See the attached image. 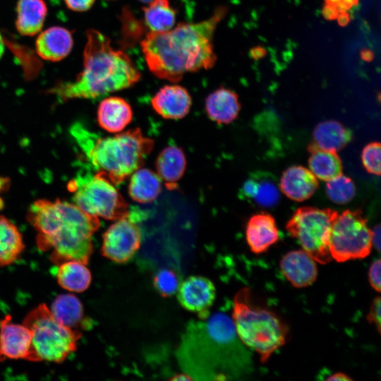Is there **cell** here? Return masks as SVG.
<instances>
[{"instance_id": "cell-1", "label": "cell", "mask_w": 381, "mask_h": 381, "mask_svg": "<svg viewBox=\"0 0 381 381\" xmlns=\"http://www.w3.org/2000/svg\"><path fill=\"white\" fill-rule=\"evenodd\" d=\"M231 317L215 312L187 327L177 351L184 373L193 380H226L248 373L252 359Z\"/></svg>"}, {"instance_id": "cell-2", "label": "cell", "mask_w": 381, "mask_h": 381, "mask_svg": "<svg viewBox=\"0 0 381 381\" xmlns=\"http://www.w3.org/2000/svg\"><path fill=\"white\" fill-rule=\"evenodd\" d=\"M226 12V8L218 7L201 22L149 32L140 46L150 71L160 79L176 83L187 73L212 68L217 59L213 35Z\"/></svg>"}, {"instance_id": "cell-3", "label": "cell", "mask_w": 381, "mask_h": 381, "mask_svg": "<svg viewBox=\"0 0 381 381\" xmlns=\"http://www.w3.org/2000/svg\"><path fill=\"white\" fill-rule=\"evenodd\" d=\"M27 217L37 231V248L49 251L54 264L77 260L87 265L92 236L100 226L97 217L66 201L38 200L30 205Z\"/></svg>"}, {"instance_id": "cell-4", "label": "cell", "mask_w": 381, "mask_h": 381, "mask_svg": "<svg viewBox=\"0 0 381 381\" xmlns=\"http://www.w3.org/2000/svg\"><path fill=\"white\" fill-rule=\"evenodd\" d=\"M83 68L72 82H59L49 90L60 101L75 98L95 99L132 87L141 74L130 57L114 49L100 32H86Z\"/></svg>"}, {"instance_id": "cell-5", "label": "cell", "mask_w": 381, "mask_h": 381, "mask_svg": "<svg viewBox=\"0 0 381 381\" xmlns=\"http://www.w3.org/2000/svg\"><path fill=\"white\" fill-rule=\"evenodd\" d=\"M71 133L96 173L114 186L122 183L140 169L154 147V140L144 136L139 128L100 137L75 124Z\"/></svg>"}, {"instance_id": "cell-6", "label": "cell", "mask_w": 381, "mask_h": 381, "mask_svg": "<svg viewBox=\"0 0 381 381\" xmlns=\"http://www.w3.org/2000/svg\"><path fill=\"white\" fill-rule=\"evenodd\" d=\"M231 318L241 341L259 354L262 363L286 342L287 325L272 310L254 303L248 287L234 296Z\"/></svg>"}, {"instance_id": "cell-7", "label": "cell", "mask_w": 381, "mask_h": 381, "mask_svg": "<svg viewBox=\"0 0 381 381\" xmlns=\"http://www.w3.org/2000/svg\"><path fill=\"white\" fill-rule=\"evenodd\" d=\"M30 331V361L61 363L77 349L81 333L60 323L44 303L25 316L23 322Z\"/></svg>"}, {"instance_id": "cell-8", "label": "cell", "mask_w": 381, "mask_h": 381, "mask_svg": "<svg viewBox=\"0 0 381 381\" xmlns=\"http://www.w3.org/2000/svg\"><path fill=\"white\" fill-rule=\"evenodd\" d=\"M109 180L103 175L78 173L68 183L73 200L86 213L108 220H116L130 214L129 206Z\"/></svg>"}, {"instance_id": "cell-9", "label": "cell", "mask_w": 381, "mask_h": 381, "mask_svg": "<svg viewBox=\"0 0 381 381\" xmlns=\"http://www.w3.org/2000/svg\"><path fill=\"white\" fill-rule=\"evenodd\" d=\"M337 214V211L329 208L299 207L287 222L286 229L315 262L325 265L332 260L329 237Z\"/></svg>"}, {"instance_id": "cell-10", "label": "cell", "mask_w": 381, "mask_h": 381, "mask_svg": "<svg viewBox=\"0 0 381 381\" xmlns=\"http://www.w3.org/2000/svg\"><path fill=\"white\" fill-rule=\"evenodd\" d=\"M372 229L360 209L345 210L334 219L329 237V250L337 262L363 259L372 250Z\"/></svg>"}, {"instance_id": "cell-11", "label": "cell", "mask_w": 381, "mask_h": 381, "mask_svg": "<svg viewBox=\"0 0 381 381\" xmlns=\"http://www.w3.org/2000/svg\"><path fill=\"white\" fill-rule=\"evenodd\" d=\"M115 221L103 235L102 253L113 262L124 263L138 250L141 234L131 214Z\"/></svg>"}, {"instance_id": "cell-12", "label": "cell", "mask_w": 381, "mask_h": 381, "mask_svg": "<svg viewBox=\"0 0 381 381\" xmlns=\"http://www.w3.org/2000/svg\"><path fill=\"white\" fill-rule=\"evenodd\" d=\"M177 291V298L182 307L196 313L200 320L209 316L216 289L208 278L190 276L181 283Z\"/></svg>"}, {"instance_id": "cell-13", "label": "cell", "mask_w": 381, "mask_h": 381, "mask_svg": "<svg viewBox=\"0 0 381 381\" xmlns=\"http://www.w3.org/2000/svg\"><path fill=\"white\" fill-rule=\"evenodd\" d=\"M31 332L23 324L12 322L10 315L0 321V361L27 360L31 345Z\"/></svg>"}, {"instance_id": "cell-14", "label": "cell", "mask_w": 381, "mask_h": 381, "mask_svg": "<svg viewBox=\"0 0 381 381\" xmlns=\"http://www.w3.org/2000/svg\"><path fill=\"white\" fill-rule=\"evenodd\" d=\"M151 104L162 117L180 119L190 111L192 98L185 87L179 85H167L152 97Z\"/></svg>"}, {"instance_id": "cell-15", "label": "cell", "mask_w": 381, "mask_h": 381, "mask_svg": "<svg viewBox=\"0 0 381 381\" xmlns=\"http://www.w3.org/2000/svg\"><path fill=\"white\" fill-rule=\"evenodd\" d=\"M316 262L303 250L286 253L279 267L285 278L296 288H304L313 284L318 276Z\"/></svg>"}, {"instance_id": "cell-16", "label": "cell", "mask_w": 381, "mask_h": 381, "mask_svg": "<svg viewBox=\"0 0 381 381\" xmlns=\"http://www.w3.org/2000/svg\"><path fill=\"white\" fill-rule=\"evenodd\" d=\"M73 38L71 32L61 26L50 27L37 37L35 48L43 59L56 62L66 58L71 52Z\"/></svg>"}, {"instance_id": "cell-17", "label": "cell", "mask_w": 381, "mask_h": 381, "mask_svg": "<svg viewBox=\"0 0 381 381\" xmlns=\"http://www.w3.org/2000/svg\"><path fill=\"white\" fill-rule=\"evenodd\" d=\"M246 237L253 253L260 254L265 252L279 240L274 218L266 212L253 215L247 223Z\"/></svg>"}, {"instance_id": "cell-18", "label": "cell", "mask_w": 381, "mask_h": 381, "mask_svg": "<svg viewBox=\"0 0 381 381\" xmlns=\"http://www.w3.org/2000/svg\"><path fill=\"white\" fill-rule=\"evenodd\" d=\"M279 186L289 198L302 202L314 194L318 188V182L310 169L302 166H292L283 172Z\"/></svg>"}, {"instance_id": "cell-19", "label": "cell", "mask_w": 381, "mask_h": 381, "mask_svg": "<svg viewBox=\"0 0 381 381\" xmlns=\"http://www.w3.org/2000/svg\"><path fill=\"white\" fill-rule=\"evenodd\" d=\"M133 110L123 98L111 96L104 98L97 109L99 126L111 133L121 132L132 121Z\"/></svg>"}, {"instance_id": "cell-20", "label": "cell", "mask_w": 381, "mask_h": 381, "mask_svg": "<svg viewBox=\"0 0 381 381\" xmlns=\"http://www.w3.org/2000/svg\"><path fill=\"white\" fill-rule=\"evenodd\" d=\"M241 104L236 92L221 87L211 92L205 99L208 117L217 123L228 124L238 116Z\"/></svg>"}, {"instance_id": "cell-21", "label": "cell", "mask_w": 381, "mask_h": 381, "mask_svg": "<svg viewBox=\"0 0 381 381\" xmlns=\"http://www.w3.org/2000/svg\"><path fill=\"white\" fill-rule=\"evenodd\" d=\"M155 167L156 173L165 186L169 190L176 188L186 169V158L183 150L176 145L167 146L159 153Z\"/></svg>"}, {"instance_id": "cell-22", "label": "cell", "mask_w": 381, "mask_h": 381, "mask_svg": "<svg viewBox=\"0 0 381 381\" xmlns=\"http://www.w3.org/2000/svg\"><path fill=\"white\" fill-rule=\"evenodd\" d=\"M47 6L44 0H18L16 28L23 36L32 37L42 30L47 15Z\"/></svg>"}, {"instance_id": "cell-23", "label": "cell", "mask_w": 381, "mask_h": 381, "mask_svg": "<svg viewBox=\"0 0 381 381\" xmlns=\"http://www.w3.org/2000/svg\"><path fill=\"white\" fill-rule=\"evenodd\" d=\"M162 183L156 172L140 167L131 175L128 184L129 196L139 203L151 202L161 193Z\"/></svg>"}, {"instance_id": "cell-24", "label": "cell", "mask_w": 381, "mask_h": 381, "mask_svg": "<svg viewBox=\"0 0 381 381\" xmlns=\"http://www.w3.org/2000/svg\"><path fill=\"white\" fill-rule=\"evenodd\" d=\"M313 143L320 148L338 152L351 140V132L337 121L319 123L313 130Z\"/></svg>"}, {"instance_id": "cell-25", "label": "cell", "mask_w": 381, "mask_h": 381, "mask_svg": "<svg viewBox=\"0 0 381 381\" xmlns=\"http://www.w3.org/2000/svg\"><path fill=\"white\" fill-rule=\"evenodd\" d=\"M308 150L309 169L316 178L327 181L342 174V163L337 152L321 149L314 143L309 144Z\"/></svg>"}, {"instance_id": "cell-26", "label": "cell", "mask_w": 381, "mask_h": 381, "mask_svg": "<svg viewBox=\"0 0 381 381\" xmlns=\"http://www.w3.org/2000/svg\"><path fill=\"white\" fill-rule=\"evenodd\" d=\"M25 248L18 229L9 219L0 216V266L16 262Z\"/></svg>"}, {"instance_id": "cell-27", "label": "cell", "mask_w": 381, "mask_h": 381, "mask_svg": "<svg viewBox=\"0 0 381 381\" xmlns=\"http://www.w3.org/2000/svg\"><path fill=\"white\" fill-rule=\"evenodd\" d=\"M86 265L77 260L60 264L56 274L59 284L70 291L80 293L85 291L92 280L90 271Z\"/></svg>"}, {"instance_id": "cell-28", "label": "cell", "mask_w": 381, "mask_h": 381, "mask_svg": "<svg viewBox=\"0 0 381 381\" xmlns=\"http://www.w3.org/2000/svg\"><path fill=\"white\" fill-rule=\"evenodd\" d=\"M53 316L62 325L75 329L83 319V307L80 301L73 294L59 295L49 308Z\"/></svg>"}, {"instance_id": "cell-29", "label": "cell", "mask_w": 381, "mask_h": 381, "mask_svg": "<svg viewBox=\"0 0 381 381\" xmlns=\"http://www.w3.org/2000/svg\"><path fill=\"white\" fill-rule=\"evenodd\" d=\"M145 22L152 32L171 29L176 22V11L169 0H152L143 8Z\"/></svg>"}, {"instance_id": "cell-30", "label": "cell", "mask_w": 381, "mask_h": 381, "mask_svg": "<svg viewBox=\"0 0 381 381\" xmlns=\"http://www.w3.org/2000/svg\"><path fill=\"white\" fill-rule=\"evenodd\" d=\"M326 182V193L332 202L345 204L353 198L356 186L349 177L341 174Z\"/></svg>"}, {"instance_id": "cell-31", "label": "cell", "mask_w": 381, "mask_h": 381, "mask_svg": "<svg viewBox=\"0 0 381 381\" xmlns=\"http://www.w3.org/2000/svg\"><path fill=\"white\" fill-rule=\"evenodd\" d=\"M156 290L162 296H171L176 294L181 284L178 274L172 270L164 268L159 270L153 279Z\"/></svg>"}, {"instance_id": "cell-32", "label": "cell", "mask_w": 381, "mask_h": 381, "mask_svg": "<svg viewBox=\"0 0 381 381\" xmlns=\"http://www.w3.org/2000/svg\"><path fill=\"white\" fill-rule=\"evenodd\" d=\"M381 147L379 142H373L365 145L361 153V160L368 173L380 174Z\"/></svg>"}, {"instance_id": "cell-33", "label": "cell", "mask_w": 381, "mask_h": 381, "mask_svg": "<svg viewBox=\"0 0 381 381\" xmlns=\"http://www.w3.org/2000/svg\"><path fill=\"white\" fill-rule=\"evenodd\" d=\"M380 315H381V300L379 296H376L372 301L369 312L366 316V320L370 324L375 325L377 330L380 333Z\"/></svg>"}, {"instance_id": "cell-34", "label": "cell", "mask_w": 381, "mask_h": 381, "mask_svg": "<svg viewBox=\"0 0 381 381\" xmlns=\"http://www.w3.org/2000/svg\"><path fill=\"white\" fill-rule=\"evenodd\" d=\"M380 259L374 260L368 270V280L371 287L377 292L380 291Z\"/></svg>"}, {"instance_id": "cell-35", "label": "cell", "mask_w": 381, "mask_h": 381, "mask_svg": "<svg viewBox=\"0 0 381 381\" xmlns=\"http://www.w3.org/2000/svg\"><path fill=\"white\" fill-rule=\"evenodd\" d=\"M95 0H64L68 8L73 11L84 12L89 10Z\"/></svg>"}, {"instance_id": "cell-36", "label": "cell", "mask_w": 381, "mask_h": 381, "mask_svg": "<svg viewBox=\"0 0 381 381\" xmlns=\"http://www.w3.org/2000/svg\"><path fill=\"white\" fill-rule=\"evenodd\" d=\"M322 13L326 20H331L336 19L339 14L336 5L329 4H325Z\"/></svg>"}, {"instance_id": "cell-37", "label": "cell", "mask_w": 381, "mask_h": 381, "mask_svg": "<svg viewBox=\"0 0 381 381\" xmlns=\"http://www.w3.org/2000/svg\"><path fill=\"white\" fill-rule=\"evenodd\" d=\"M380 224L374 226L372 230V245L380 253Z\"/></svg>"}, {"instance_id": "cell-38", "label": "cell", "mask_w": 381, "mask_h": 381, "mask_svg": "<svg viewBox=\"0 0 381 381\" xmlns=\"http://www.w3.org/2000/svg\"><path fill=\"white\" fill-rule=\"evenodd\" d=\"M267 54L266 49L261 47L257 46L251 48L250 50V55L253 59L258 60L264 57Z\"/></svg>"}, {"instance_id": "cell-39", "label": "cell", "mask_w": 381, "mask_h": 381, "mask_svg": "<svg viewBox=\"0 0 381 381\" xmlns=\"http://www.w3.org/2000/svg\"><path fill=\"white\" fill-rule=\"evenodd\" d=\"M337 22L340 26H346L350 22V17L347 12L339 13L337 17Z\"/></svg>"}, {"instance_id": "cell-40", "label": "cell", "mask_w": 381, "mask_h": 381, "mask_svg": "<svg viewBox=\"0 0 381 381\" xmlns=\"http://www.w3.org/2000/svg\"><path fill=\"white\" fill-rule=\"evenodd\" d=\"M327 380H352V378L349 377L346 374L344 373H336L331 376L326 378Z\"/></svg>"}, {"instance_id": "cell-41", "label": "cell", "mask_w": 381, "mask_h": 381, "mask_svg": "<svg viewBox=\"0 0 381 381\" xmlns=\"http://www.w3.org/2000/svg\"><path fill=\"white\" fill-rule=\"evenodd\" d=\"M9 185V179L8 178H4L0 176V193L4 191ZM3 201L0 198V210L3 207Z\"/></svg>"}, {"instance_id": "cell-42", "label": "cell", "mask_w": 381, "mask_h": 381, "mask_svg": "<svg viewBox=\"0 0 381 381\" xmlns=\"http://www.w3.org/2000/svg\"><path fill=\"white\" fill-rule=\"evenodd\" d=\"M361 57L365 61H370L373 59V53L368 49H363L361 52Z\"/></svg>"}, {"instance_id": "cell-43", "label": "cell", "mask_w": 381, "mask_h": 381, "mask_svg": "<svg viewBox=\"0 0 381 381\" xmlns=\"http://www.w3.org/2000/svg\"><path fill=\"white\" fill-rule=\"evenodd\" d=\"M337 8L339 13L347 12L352 6L341 0L337 5Z\"/></svg>"}, {"instance_id": "cell-44", "label": "cell", "mask_w": 381, "mask_h": 381, "mask_svg": "<svg viewBox=\"0 0 381 381\" xmlns=\"http://www.w3.org/2000/svg\"><path fill=\"white\" fill-rule=\"evenodd\" d=\"M172 380H193V379L186 373H182L175 375L174 377H171Z\"/></svg>"}, {"instance_id": "cell-45", "label": "cell", "mask_w": 381, "mask_h": 381, "mask_svg": "<svg viewBox=\"0 0 381 381\" xmlns=\"http://www.w3.org/2000/svg\"><path fill=\"white\" fill-rule=\"evenodd\" d=\"M5 49V44L4 42V38L0 32V59H1Z\"/></svg>"}, {"instance_id": "cell-46", "label": "cell", "mask_w": 381, "mask_h": 381, "mask_svg": "<svg viewBox=\"0 0 381 381\" xmlns=\"http://www.w3.org/2000/svg\"><path fill=\"white\" fill-rule=\"evenodd\" d=\"M342 1L347 3L350 6H353L357 5L359 0H342Z\"/></svg>"}, {"instance_id": "cell-47", "label": "cell", "mask_w": 381, "mask_h": 381, "mask_svg": "<svg viewBox=\"0 0 381 381\" xmlns=\"http://www.w3.org/2000/svg\"><path fill=\"white\" fill-rule=\"evenodd\" d=\"M341 0H325V4L337 5Z\"/></svg>"}, {"instance_id": "cell-48", "label": "cell", "mask_w": 381, "mask_h": 381, "mask_svg": "<svg viewBox=\"0 0 381 381\" xmlns=\"http://www.w3.org/2000/svg\"><path fill=\"white\" fill-rule=\"evenodd\" d=\"M140 1L145 4L150 3L152 0H139Z\"/></svg>"}]
</instances>
